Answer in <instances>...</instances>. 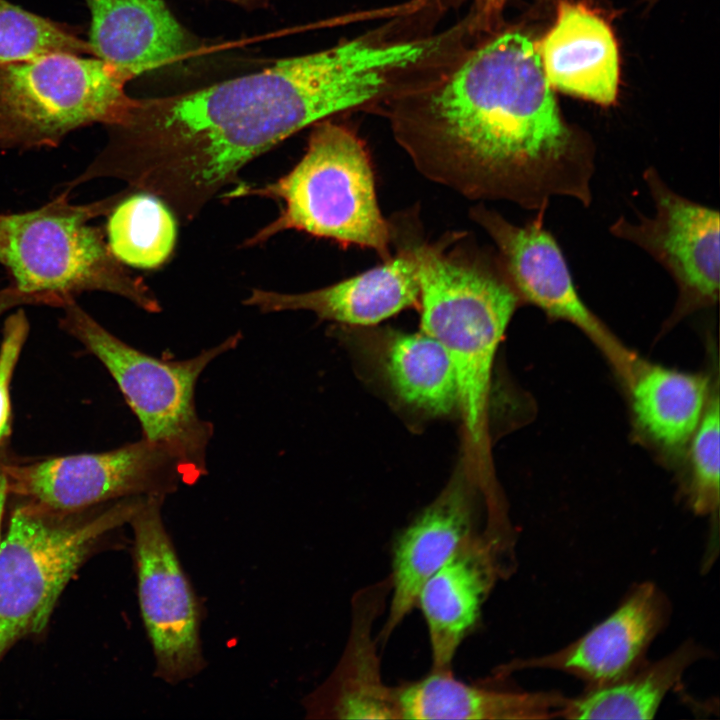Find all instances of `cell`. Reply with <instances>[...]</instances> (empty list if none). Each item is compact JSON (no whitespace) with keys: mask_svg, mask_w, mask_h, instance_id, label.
<instances>
[{"mask_svg":"<svg viewBox=\"0 0 720 720\" xmlns=\"http://www.w3.org/2000/svg\"><path fill=\"white\" fill-rule=\"evenodd\" d=\"M389 84L384 51L361 35L200 89L134 98L92 168L192 220L251 160L331 115L374 106Z\"/></svg>","mask_w":720,"mask_h":720,"instance_id":"1","label":"cell"},{"mask_svg":"<svg viewBox=\"0 0 720 720\" xmlns=\"http://www.w3.org/2000/svg\"><path fill=\"white\" fill-rule=\"evenodd\" d=\"M551 88L536 44L508 30L474 41L382 109L416 168L467 198L537 213L555 196L588 206L594 148Z\"/></svg>","mask_w":720,"mask_h":720,"instance_id":"2","label":"cell"},{"mask_svg":"<svg viewBox=\"0 0 720 720\" xmlns=\"http://www.w3.org/2000/svg\"><path fill=\"white\" fill-rule=\"evenodd\" d=\"M245 196L282 204L278 217L249 238L246 246L297 230L390 258V231L377 204L368 151L343 125L326 119L316 122L304 156L290 172L260 187L240 184L225 197Z\"/></svg>","mask_w":720,"mask_h":720,"instance_id":"3","label":"cell"},{"mask_svg":"<svg viewBox=\"0 0 720 720\" xmlns=\"http://www.w3.org/2000/svg\"><path fill=\"white\" fill-rule=\"evenodd\" d=\"M63 189L46 204L21 213H0V264L10 284L26 292H50L66 300L91 291L121 296L149 313L160 303L111 252L103 231L90 222L108 215L123 192L86 204Z\"/></svg>","mask_w":720,"mask_h":720,"instance_id":"4","label":"cell"},{"mask_svg":"<svg viewBox=\"0 0 720 720\" xmlns=\"http://www.w3.org/2000/svg\"><path fill=\"white\" fill-rule=\"evenodd\" d=\"M410 251L419 285L421 331L450 356L458 379L459 409L477 443L483 434L497 349L522 301L501 262L494 270L458 262L429 245Z\"/></svg>","mask_w":720,"mask_h":720,"instance_id":"5","label":"cell"},{"mask_svg":"<svg viewBox=\"0 0 720 720\" xmlns=\"http://www.w3.org/2000/svg\"><path fill=\"white\" fill-rule=\"evenodd\" d=\"M144 496L61 512L19 506L0 542V659L19 639L40 633L77 569L105 534L131 520Z\"/></svg>","mask_w":720,"mask_h":720,"instance_id":"6","label":"cell"},{"mask_svg":"<svg viewBox=\"0 0 720 720\" xmlns=\"http://www.w3.org/2000/svg\"><path fill=\"white\" fill-rule=\"evenodd\" d=\"M61 327L97 357L115 380L138 418L143 438L166 446L180 460L188 483L207 474L206 455L213 425L196 410L195 387L205 368L234 350L237 332L185 360H163L123 342L70 299L62 307Z\"/></svg>","mask_w":720,"mask_h":720,"instance_id":"7","label":"cell"},{"mask_svg":"<svg viewBox=\"0 0 720 720\" xmlns=\"http://www.w3.org/2000/svg\"><path fill=\"white\" fill-rule=\"evenodd\" d=\"M131 79L98 57L55 52L0 61V148H55L93 124H122Z\"/></svg>","mask_w":720,"mask_h":720,"instance_id":"8","label":"cell"},{"mask_svg":"<svg viewBox=\"0 0 720 720\" xmlns=\"http://www.w3.org/2000/svg\"><path fill=\"white\" fill-rule=\"evenodd\" d=\"M9 494L61 512H75L133 496H162L188 483L179 458L144 438L101 452L29 464L4 461Z\"/></svg>","mask_w":720,"mask_h":720,"instance_id":"9","label":"cell"},{"mask_svg":"<svg viewBox=\"0 0 720 720\" xmlns=\"http://www.w3.org/2000/svg\"><path fill=\"white\" fill-rule=\"evenodd\" d=\"M165 497L146 496L129 523L134 533L138 598L156 675L176 684L199 673L204 660L197 601L165 529Z\"/></svg>","mask_w":720,"mask_h":720,"instance_id":"10","label":"cell"},{"mask_svg":"<svg viewBox=\"0 0 720 720\" xmlns=\"http://www.w3.org/2000/svg\"><path fill=\"white\" fill-rule=\"evenodd\" d=\"M643 179L654 203L651 217L631 222L618 218L612 235L646 251L672 277L678 288L676 313L715 304L719 297V212L670 188L658 171L648 167Z\"/></svg>","mask_w":720,"mask_h":720,"instance_id":"11","label":"cell"},{"mask_svg":"<svg viewBox=\"0 0 720 720\" xmlns=\"http://www.w3.org/2000/svg\"><path fill=\"white\" fill-rule=\"evenodd\" d=\"M670 610L668 599L655 584H639L581 638L553 653L515 660L502 672L551 669L580 679L586 688L615 682L645 662L648 647L667 624Z\"/></svg>","mask_w":720,"mask_h":720,"instance_id":"12","label":"cell"},{"mask_svg":"<svg viewBox=\"0 0 720 720\" xmlns=\"http://www.w3.org/2000/svg\"><path fill=\"white\" fill-rule=\"evenodd\" d=\"M544 214L538 212L532 221L518 226L482 206L472 211L498 247L499 260L522 302L610 344L606 328L578 295L565 257L543 224Z\"/></svg>","mask_w":720,"mask_h":720,"instance_id":"13","label":"cell"},{"mask_svg":"<svg viewBox=\"0 0 720 720\" xmlns=\"http://www.w3.org/2000/svg\"><path fill=\"white\" fill-rule=\"evenodd\" d=\"M504 553L476 532L467 538L421 587L416 600L425 620L431 669H449L474 630L482 606L506 567Z\"/></svg>","mask_w":720,"mask_h":720,"instance_id":"14","label":"cell"},{"mask_svg":"<svg viewBox=\"0 0 720 720\" xmlns=\"http://www.w3.org/2000/svg\"><path fill=\"white\" fill-rule=\"evenodd\" d=\"M389 578L352 599L349 635L330 676L308 695L304 707L314 719H401L396 687L381 674L374 622L385 609Z\"/></svg>","mask_w":720,"mask_h":720,"instance_id":"15","label":"cell"},{"mask_svg":"<svg viewBox=\"0 0 720 720\" xmlns=\"http://www.w3.org/2000/svg\"><path fill=\"white\" fill-rule=\"evenodd\" d=\"M472 497L463 483H451L395 538L389 604L377 637L384 644L416 607L419 591L471 535L475 534Z\"/></svg>","mask_w":720,"mask_h":720,"instance_id":"16","label":"cell"},{"mask_svg":"<svg viewBox=\"0 0 720 720\" xmlns=\"http://www.w3.org/2000/svg\"><path fill=\"white\" fill-rule=\"evenodd\" d=\"M95 57L131 80L191 58L200 44L163 0H85Z\"/></svg>","mask_w":720,"mask_h":720,"instance_id":"17","label":"cell"},{"mask_svg":"<svg viewBox=\"0 0 720 720\" xmlns=\"http://www.w3.org/2000/svg\"><path fill=\"white\" fill-rule=\"evenodd\" d=\"M243 303L264 313L306 310L321 320L370 326L419 303V285L409 248L324 288L296 294L253 289Z\"/></svg>","mask_w":720,"mask_h":720,"instance_id":"18","label":"cell"},{"mask_svg":"<svg viewBox=\"0 0 720 720\" xmlns=\"http://www.w3.org/2000/svg\"><path fill=\"white\" fill-rule=\"evenodd\" d=\"M537 50L551 87L604 106L615 102L618 48L610 26L594 11L561 1Z\"/></svg>","mask_w":720,"mask_h":720,"instance_id":"19","label":"cell"},{"mask_svg":"<svg viewBox=\"0 0 720 720\" xmlns=\"http://www.w3.org/2000/svg\"><path fill=\"white\" fill-rule=\"evenodd\" d=\"M401 719L557 718L567 697L556 691L524 692L468 684L452 669H431L396 687Z\"/></svg>","mask_w":720,"mask_h":720,"instance_id":"20","label":"cell"},{"mask_svg":"<svg viewBox=\"0 0 720 720\" xmlns=\"http://www.w3.org/2000/svg\"><path fill=\"white\" fill-rule=\"evenodd\" d=\"M705 650L689 640L669 655L643 663L625 677L597 687H588L566 698L558 717L567 719H652L669 691L685 671L705 657Z\"/></svg>","mask_w":720,"mask_h":720,"instance_id":"21","label":"cell"},{"mask_svg":"<svg viewBox=\"0 0 720 720\" xmlns=\"http://www.w3.org/2000/svg\"><path fill=\"white\" fill-rule=\"evenodd\" d=\"M708 389L703 375L646 365L633 379V411L641 428L657 443L681 449L704 414Z\"/></svg>","mask_w":720,"mask_h":720,"instance_id":"22","label":"cell"},{"mask_svg":"<svg viewBox=\"0 0 720 720\" xmlns=\"http://www.w3.org/2000/svg\"><path fill=\"white\" fill-rule=\"evenodd\" d=\"M383 365L392 389L410 406L436 416L459 409L452 360L444 347L423 331L390 335Z\"/></svg>","mask_w":720,"mask_h":720,"instance_id":"23","label":"cell"},{"mask_svg":"<svg viewBox=\"0 0 720 720\" xmlns=\"http://www.w3.org/2000/svg\"><path fill=\"white\" fill-rule=\"evenodd\" d=\"M108 216L107 244L122 264L152 269L172 253L176 223L171 210L156 196L131 193Z\"/></svg>","mask_w":720,"mask_h":720,"instance_id":"24","label":"cell"},{"mask_svg":"<svg viewBox=\"0 0 720 720\" xmlns=\"http://www.w3.org/2000/svg\"><path fill=\"white\" fill-rule=\"evenodd\" d=\"M65 52L94 56L89 41L66 24L0 0V61H14Z\"/></svg>","mask_w":720,"mask_h":720,"instance_id":"25","label":"cell"},{"mask_svg":"<svg viewBox=\"0 0 720 720\" xmlns=\"http://www.w3.org/2000/svg\"><path fill=\"white\" fill-rule=\"evenodd\" d=\"M719 399L711 398L689 442L692 477L689 500L698 514H712L719 505Z\"/></svg>","mask_w":720,"mask_h":720,"instance_id":"26","label":"cell"},{"mask_svg":"<svg viewBox=\"0 0 720 720\" xmlns=\"http://www.w3.org/2000/svg\"><path fill=\"white\" fill-rule=\"evenodd\" d=\"M29 332V322L22 309L5 321L0 344V443L10 433V383Z\"/></svg>","mask_w":720,"mask_h":720,"instance_id":"27","label":"cell"},{"mask_svg":"<svg viewBox=\"0 0 720 720\" xmlns=\"http://www.w3.org/2000/svg\"><path fill=\"white\" fill-rule=\"evenodd\" d=\"M65 299L50 292H26L12 284L0 289V316L21 305H46L62 308Z\"/></svg>","mask_w":720,"mask_h":720,"instance_id":"28","label":"cell"},{"mask_svg":"<svg viewBox=\"0 0 720 720\" xmlns=\"http://www.w3.org/2000/svg\"><path fill=\"white\" fill-rule=\"evenodd\" d=\"M442 10L469 5V11L485 28L496 27L500 13L510 0H437Z\"/></svg>","mask_w":720,"mask_h":720,"instance_id":"29","label":"cell"},{"mask_svg":"<svg viewBox=\"0 0 720 720\" xmlns=\"http://www.w3.org/2000/svg\"><path fill=\"white\" fill-rule=\"evenodd\" d=\"M4 461L0 459V542H1V523L4 512L6 498L9 494L6 475L3 469Z\"/></svg>","mask_w":720,"mask_h":720,"instance_id":"30","label":"cell"},{"mask_svg":"<svg viewBox=\"0 0 720 720\" xmlns=\"http://www.w3.org/2000/svg\"><path fill=\"white\" fill-rule=\"evenodd\" d=\"M237 4L245 9L263 8L268 5L270 0H227Z\"/></svg>","mask_w":720,"mask_h":720,"instance_id":"31","label":"cell"}]
</instances>
